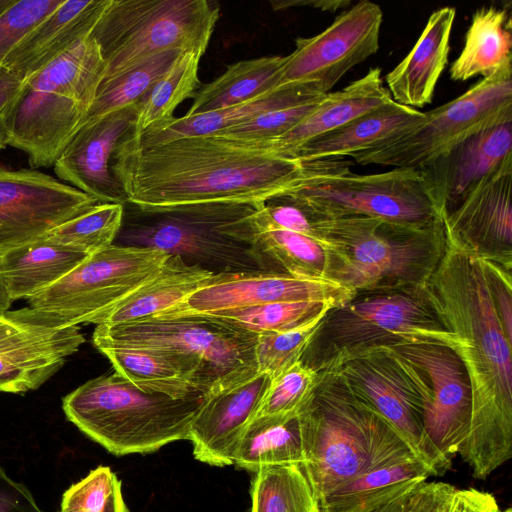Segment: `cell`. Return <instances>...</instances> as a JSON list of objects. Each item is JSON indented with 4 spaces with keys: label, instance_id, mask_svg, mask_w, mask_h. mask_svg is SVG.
Returning a JSON list of instances; mask_svg holds the SVG:
<instances>
[{
    "label": "cell",
    "instance_id": "1",
    "mask_svg": "<svg viewBox=\"0 0 512 512\" xmlns=\"http://www.w3.org/2000/svg\"><path fill=\"white\" fill-rule=\"evenodd\" d=\"M446 234V232H445ZM426 290L471 387V415L458 454L486 479L512 456V344L498 316L484 262L446 234Z\"/></svg>",
    "mask_w": 512,
    "mask_h": 512
},
{
    "label": "cell",
    "instance_id": "2",
    "mask_svg": "<svg viewBox=\"0 0 512 512\" xmlns=\"http://www.w3.org/2000/svg\"><path fill=\"white\" fill-rule=\"evenodd\" d=\"M303 167L298 159L279 153L271 140L219 133L140 145L128 132L110 163L127 201L144 206L264 203L286 193Z\"/></svg>",
    "mask_w": 512,
    "mask_h": 512
},
{
    "label": "cell",
    "instance_id": "3",
    "mask_svg": "<svg viewBox=\"0 0 512 512\" xmlns=\"http://www.w3.org/2000/svg\"><path fill=\"white\" fill-rule=\"evenodd\" d=\"M305 463L320 501L358 475L416 459L394 429L359 401L334 369L318 372L298 411Z\"/></svg>",
    "mask_w": 512,
    "mask_h": 512
},
{
    "label": "cell",
    "instance_id": "4",
    "mask_svg": "<svg viewBox=\"0 0 512 512\" xmlns=\"http://www.w3.org/2000/svg\"><path fill=\"white\" fill-rule=\"evenodd\" d=\"M313 221L326 246L328 278L355 292L425 286L446 247L443 219L430 226L367 216Z\"/></svg>",
    "mask_w": 512,
    "mask_h": 512
},
{
    "label": "cell",
    "instance_id": "5",
    "mask_svg": "<svg viewBox=\"0 0 512 512\" xmlns=\"http://www.w3.org/2000/svg\"><path fill=\"white\" fill-rule=\"evenodd\" d=\"M207 394L174 398L144 391L114 372L91 379L62 400L67 419L110 453L154 452L188 440Z\"/></svg>",
    "mask_w": 512,
    "mask_h": 512
},
{
    "label": "cell",
    "instance_id": "6",
    "mask_svg": "<svg viewBox=\"0 0 512 512\" xmlns=\"http://www.w3.org/2000/svg\"><path fill=\"white\" fill-rule=\"evenodd\" d=\"M417 340L453 345L426 285L360 290L325 313L301 361L320 372L374 347Z\"/></svg>",
    "mask_w": 512,
    "mask_h": 512
},
{
    "label": "cell",
    "instance_id": "7",
    "mask_svg": "<svg viewBox=\"0 0 512 512\" xmlns=\"http://www.w3.org/2000/svg\"><path fill=\"white\" fill-rule=\"evenodd\" d=\"M302 163L301 175L282 195L313 218L367 216L409 226H430L443 219L419 169L362 175L339 159Z\"/></svg>",
    "mask_w": 512,
    "mask_h": 512
},
{
    "label": "cell",
    "instance_id": "8",
    "mask_svg": "<svg viewBox=\"0 0 512 512\" xmlns=\"http://www.w3.org/2000/svg\"><path fill=\"white\" fill-rule=\"evenodd\" d=\"M219 18L208 0H108L90 33L106 65L102 82L166 51L204 55Z\"/></svg>",
    "mask_w": 512,
    "mask_h": 512
},
{
    "label": "cell",
    "instance_id": "9",
    "mask_svg": "<svg viewBox=\"0 0 512 512\" xmlns=\"http://www.w3.org/2000/svg\"><path fill=\"white\" fill-rule=\"evenodd\" d=\"M168 256L156 248L111 244L27 299L24 310L31 320L53 328L99 325L116 305L156 275Z\"/></svg>",
    "mask_w": 512,
    "mask_h": 512
},
{
    "label": "cell",
    "instance_id": "10",
    "mask_svg": "<svg viewBox=\"0 0 512 512\" xmlns=\"http://www.w3.org/2000/svg\"><path fill=\"white\" fill-rule=\"evenodd\" d=\"M257 338L255 332L205 313L152 317L117 325L101 324L93 333V343L98 350L134 347L183 353L203 366L214 383L213 391L244 382L258 372Z\"/></svg>",
    "mask_w": 512,
    "mask_h": 512
},
{
    "label": "cell",
    "instance_id": "11",
    "mask_svg": "<svg viewBox=\"0 0 512 512\" xmlns=\"http://www.w3.org/2000/svg\"><path fill=\"white\" fill-rule=\"evenodd\" d=\"M512 118V61L399 134L358 153L360 165L421 169L472 134Z\"/></svg>",
    "mask_w": 512,
    "mask_h": 512
},
{
    "label": "cell",
    "instance_id": "12",
    "mask_svg": "<svg viewBox=\"0 0 512 512\" xmlns=\"http://www.w3.org/2000/svg\"><path fill=\"white\" fill-rule=\"evenodd\" d=\"M330 369L338 372L359 401L394 429L431 476L448 471L424 432L431 390L416 366L392 347L380 346L349 356Z\"/></svg>",
    "mask_w": 512,
    "mask_h": 512
},
{
    "label": "cell",
    "instance_id": "13",
    "mask_svg": "<svg viewBox=\"0 0 512 512\" xmlns=\"http://www.w3.org/2000/svg\"><path fill=\"white\" fill-rule=\"evenodd\" d=\"M383 13L379 5L360 1L338 15L319 34L297 38L286 56L282 85H302L325 95L354 66L379 49Z\"/></svg>",
    "mask_w": 512,
    "mask_h": 512
},
{
    "label": "cell",
    "instance_id": "14",
    "mask_svg": "<svg viewBox=\"0 0 512 512\" xmlns=\"http://www.w3.org/2000/svg\"><path fill=\"white\" fill-rule=\"evenodd\" d=\"M390 347L428 381L431 400L424 415V432L449 470L469 428L471 387L466 369L454 349L440 341L417 340Z\"/></svg>",
    "mask_w": 512,
    "mask_h": 512
},
{
    "label": "cell",
    "instance_id": "15",
    "mask_svg": "<svg viewBox=\"0 0 512 512\" xmlns=\"http://www.w3.org/2000/svg\"><path fill=\"white\" fill-rule=\"evenodd\" d=\"M100 203L35 169L0 168V255Z\"/></svg>",
    "mask_w": 512,
    "mask_h": 512
},
{
    "label": "cell",
    "instance_id": "16",
    "mask_svg": "<svg viewBox=\"0 0 512 512\" xmlns=\"http://www.w3.org/2000/svg\"><path fill=\"white\" fill-rule=\"evenodd\" d=\"M354 294L352 289L328 278L265 271L219 272L184 300L153 317L211 313L285 301H320L337 306Z\"/></svg>",
    "mask_w": 512,
    "mask_h": 512
},
{
    "label": "cell",
    "instance_id": "17",
    "mask_svg": "<svg viewBox=\"0 0 512 512\" xmlns=\"http://www.w3.org/2000/svg\"><path fill=\"white\" fill-rule=\"evenodd\" d=\"M79 326L53 328L31 320L24 309L0 316V392L39 388L78 351Z\"/></svg>",
    "mask_w": 512,
    "mask_h": 512
},
{
    "label": "cell",
    "instance_id": "18",
    "mask_svg": "<svg viewBox=\"0 0 512 512\" xmlns=\"http://www.w3.org/2000/svg\"><path fill=\"white\" fill-rule=\"evenodd\" d=\"M86 113L77 101L24 79L3 114L9 145L27 154L31 169L54 166L82 127Z\"/></svg>",
    "mask_w": 512,
    "mask_h": 512
},
{
    "label": "cell",
    "instance_id": "19",
    "mask_svg": "<svg viewBox=\"0 0 512 512\" xmlns=\"http://www.w3.org/2000/svg\"><path fill=\"white\" fill-rule=\"evenodd\" d=\"M511 163L512 118H507L472 134L419 170L444 217L478 185Z\"/></svg>",
    "mask_w": 512,
    "mask_h": 512
},
{
    "label": "cell",
    "instance_id": "20",
    "mask_svg": "<svg viewBox=\"0 0 512 512\" xmlns=\"http://www.w3.org/2000/svg\"><path fill=\"white\" fill-rule=\"evenodd\" d=\"M512 163L486 179L443 217L445 232L483 260L512 269Z\"/></svg>",
    "mask_w": 512,
    "mask_h": 512
},
{
    "label": "cell",
    "instance_id": "21",
    "mask_svg": "<svg viewBox=\"0 0 512 512\" xmlns=\"http://www.w3.org/2000/svg\"><path fill=\"white\" fill-rule=\"evenodd\" d=\"M136 119V104L84 124L54 164L57 177L100 203L127 202L110 163L120 140Z\"/></svg>",
    "mask_w": 512,
    "mask_h": 512
},
{
    "label": "cell",
    "instance_id": "22",
    "mask_svg": "<svg viewBox=\"0 0 512 512\" xmlns=\"http://www.w3.org/2000/svg\"><path fill=\"white\" fill-rule=\"evenodd\" d=\"M271 380V375L257 372L244 382L208 393L189 430L195 459L218 467L233 464L237 442L256 416Z\"/></svg>",
    "mask_w": 512,
    "mask_h": 512
},
{
    "label": "cell",
    "instance_id": "23",
    "mask_svg": "<svg viewBox=\"0 0 512 512\" xmlns=\"http://www.w3.org/2000/svg\"><path fill=\"white\" fill-rule=\"evenodd\" d=\"M108 0H65L24 35L3 61L6 71L24 78L90 35Z\"/></svg>",
    "mask_w": 512,
    "mask_h": 512
},
{
    "label": "cell",
    "instance_id": "24",
    "mask_svg": "<svg viewBox=\"0 0 512 512\" xmlns=\"http://www.w3.org/2000/svg\"><path fill=\"white\" fill-rule=\"evenodd\" d=\"M455 17L453 7L440 8L430 15L412 50L385 76L393 101L411 108H423L432 101L448 63Z\"/></svg>",
    "mask_w": 512,
    "mask_h": 512
},
{
    "label": "cell",
    "instance_id": "25",
    "mask_svg": "<svg viewBox=\"0 0 512 512\" xmlns=\"http://www.w3.org/2000/svg\"><path fill=\"white\" fill-rule=\"evenodd\" d=\"M393 100L383 85L381 69L371 68L344 89L325 94L312 111L284 134L271 139L281 154L294 157L308 141L331 132L353 119Z\"/></svg>",
    "mask_w": 512,
    "mask_h": 512
},
{
    "label": "cell",
    "instance_id": "26",
    "mask_svg": "<svg viewBox=\"0 0 512 512\" xmlns=\"http://www.w3.org/2000/svg\"><path fill=\"white\" fill-rule=\"evenodd\" d=\"M424 112L391 100L301 146L294 158L301 162L354 156L394 137L419 121Z\"/></svg>",
    "mask_w": 512,
    "mask_h": 512
},
{
    "label": "cell",
    "instance_id": "27",
    "mask_svg": "<svg viewBox=\"0 0 512 512\" xmlns=\"http://www.w3.org/2000/svg\"><path fill=\"white\" fill-rule=\"evenodd\" d=\"M316 95L302 85H282L244 103L193 116L162 122L144 132L129 136L140 145H157L174 139L218 133L261 113L316 100Z\"/></svg>",
    "mask_w": 512,
    "mask_h": 512
},
{
    "label": "cell",
    "instance_id": "28",
    "mask_svg": "<svg viewBox=\"0 0 512 512\" xmlns=\"http://www.w3.org/2000/svg\"><path fill=\"white\" fill-rule=\"evenodd\" d=\"M211 272L169 254L161 269L116 305L101 321L104 325L142 321L175 306L199 289Z\"/></svg>",
    "mask_w": 512,
    "mask_h": 512
},
{
    "label": "cell",
    "instance_id": "29",
    "mask_svg": "<svg viewBox=\"0 0 512 512\" xmlns=\"http://www.w3.org/2000/svg\"><path fill=\"white\" fill-rule=\"evenodd\" d=\"M89 255L37 239L0 255V282L12 301L53 285Z\"/></svg>",
    "mask_w": 512,
    "mask_h": 512
},
{
    "label": "cell",
    "instance_id": "30",
    "mask_svg": "<svg viewBox=\"0 0 512 512\" xmlns=\"http://www.w3.org/2000/svg\"><path fill=\"white\" fill-rule=\"evenodd\" d=\"M431 476L417 459L356 476L319 501L321 512H374L408 495Z\"/></svg>",
    "mask_w": 512,
    "mask_h": 512
},
{
    "label": "cell",
    "instance_id": "31",
    "mask_svg": "<svg viewBox=\"0 0 512 512\" xmlns=\"http://www.w3.org/2000/svg\"><path fill=\"white\" fill-rule=\"evenodd\" d=\"M246 242L261 271L302 278H328V255L325 243L320 239L266 227L254 228Z\"/></svg>",
    "mask_w": 512,
    "mask_h": 512
},
{
    "label": "cell",
    "instance_id": "32",
    "mask_svg": "<svg viewBox=\"0 0 512 512\" xmlns=\"http://www.w3.org/2000/svg\"><path fill=\"white\" fill-rule=\"evenodd\" d=\"M305 454L298 413L254 417L233 453V464L256 472L273 465L303 467Z\"/></svg>",
    "mask_w": 512,
    "mask_h": 512
},
{
    "label": "cell",
    "instance_id": "33",
    "mask_svg": "<svg viewBox=\"0 0 512 512\" xmlns=\"http://www.w3.org/2000/svg\"><path fill=\"white\" fill-rule=\"evenodd\" d=\"M285 61L286 56H264L227 66L195 93L185 116L232 107L279 87Z\"/></svg>",
    "mask_w": 512,
    "mask_h": 512
},
{
    "label": "cell",
    "instance_id": "34",
    "mask_svg": "<svg viewBox=\"0 0 512 512\" xmlns=\"http://www.w3.org/2000/svg\"><path fill=\"white\" fill-rule=\"evenodd\" d=\"M511 15L507 8L482 7L472 16L464 47L450 67L454 81L486 77L512 58Z\"/></svg>",
    "mask_w": 512,
    "mask_h": 512
},
{
    "label": "cell",
    "instance_id": "35",
    "mask_svg": "<svg viewBox=\"0 0 512 512\" xmlns=\"http://www.w3.org/2000/svg\"><path fill=\"white\" fill-rule=\"evenodd\" d=\"M100 47L89 36L25 78L30 84L69 97L87 111L105 74Z\"/></svg>",
    "mask_w": 512,
    "mask_h": 512
},
{
    "label": "cell",
    "instance_id": "36",
    "mask_svg": "<svg viewBox=\"0 0 512 512\" xmlns=\"http://www.w3.org/2000/svg\"><path fill=\"white\" fill-rule=\"evenodd\" d=\"M203 55L182 52L170 68L136 103V119L132 134L138 135L150 127L174 117L176 108L194 97L200 86L199 63Z\"/></svg>",
    "mask_w": 512,
    "mask_h": 512
},
{
    "label": "cell",
    "instance_id": "37",
    "mask_svg": "<svg viewBox=\"0 0 512 512\" xmlns=\"http://www.w3.org/2000/svg\"><path fill=\"white\" fill-rule=\"evenodd\" d=\"M250 512H321L319 500L298 465H273L255 472Z\"/></svg>",
    "mask_w": 512,
    "mask_h": 512
},
{
    "label": "cell",
    "instance_id": "38",
    "mask_svg": "<svg viewBox=\"0 0 512 512\" xmlns=\"http://www.w3.org/2000/svg\"><path fill=\"white\" fill-rule=\"evenodd\" d=\"M181 53L179 50L163 52L124 74L102 82L83 125L136 104Z\"/></svg>",
    "mask_w": 512,
    "mask_h": 512
},
{
    "label": "cell",
    "instance_id": "39",
    "mask_svg": "<svg viewBox=\"0 0 512 512\" xmlns=\"http://www.w3.org/2000/svg\"><path fill=\"white\" fill-rule=\"evenodd\" d=\"M123 213V204L98 203L38 239L91 255L113 244L122 226Z\"/></svg>",
    "mask_w": 512,
    "mask_h": 512
},
{
    "label": "cell",
    "instance_id": "40",
    "mask_svg": "<svg viewBox=\"0 0 512 512\" xmlns=\"http://www.w3.org/2000/svg\"><path fill=\"white\" fill-rule=\"evenodd\" d=\"M331 307L334 305L320 301H285L205 314L260 334L298 328Z\"/></svg>",
    "mask_w": 512,
    "mask_h": 512
},
{
    "label": "cell",
    "instance_id": "41",
    "mask_svg": "<svg viewBox=\"0 0 512 512\" xmlns=\"http://www.w3.org/2000/svg\"><path fill=\"white\" fill-rule=\"evenodd\" d=\"M59 512H129L121 481L107 466H98L64 493Z\"/></svg>",
    "mask_w": 512,
    "mask_h": 512
},
{
    "label": "cell",
    "instance_id": "42",
    "mask_svg": "<svg viewBox=\"0 0 512 512\" xmlns=\"http://www.w3.org/2000/svg\"><path fill=\"white\" fill-rule=\"evenodd\" d=\"M329 309L298 328L284 332L258 334L255 347L258 372L273 377L300 361L322 318Z\"/></svg>",
    "mask_w": 512,
    "mask_h": 512
},
{
    "label": "cell",
    "instance_id": "43",
    "mask_svg": "<svg viewBox=\"0 0 512 512\" xmlns=\"http://www.w3.org/2000/svg\"><path fill=\"white\" fill-rule=\"evenodd\" d=\"M318 372L298 361L272 377L255 417L295 414L311 396Z\"/></svg>",
    "mask_w": 512,
    "mask_h": 512
},
{
    "label": "cell",
    "instance_id": "44",
    "mask_svg": "<svg viewBox=\"0 0 512 512\" xmlns=\"http://www.w3.org/2000/svg\"><path fill=\"white\" fill-rule=\"evenodd\" d=\"M65 0H20L0 16V75L7 72L3 61L30 30L55 11Z\"/></svg>",
    "mask_w": 512,
    "mask_h": 512
},
{
    "label": "cell",
    "instance_id": "45",
    "mask_svg": "<svg viewBox=\"0 0 512 512\" xmlns=\"http://www.w3.org/2000/svg\"><path fill=\"white\" fill-rule=\"evenodd\" d=\"M322 97L310 102L266 111L218 133L245 140L274 139L299 123Z\"/></svg>",
    "mask_w": 512,
    "mask_h": 512
},
{
    "label": "cell",
    "instance_id": "46",
    "mask_svg": "<svg viewBox=\"0 0 512 512\" xmlns=\"http://www.w3.org/2000/svg\"><path fill=\"white\" fill-rule=\"evenodd\" d=\"M456 490L449 483L425 481L406 496L400 512H449Z\"/></svg>",
    "mask_w": 512,
    "mask_h": 512
},
{
    "label": "cell",
    "instance_id": "47",
    "mask_svg": "<svg viewBox=\"0 0 512 512\" xmlns=\"http://www.w3.org/2000/svg\"><path fill=\"white\" fill-rule=\"evenodd\" d=\"M483 262L498 316L512 340V269L489 260Z\"/></svg>",
    "mask_w": 512,
    "mask_h": 512
},
{
    "label": "cell",
    "instance_id": "48",
    "mask_svg": "<svg viewBox=\"0 0 512 512\" xmlns=\"http://www.w3.org/2000/svg\"><path fill=\"white\" fill-rule=\"evenodd\" d=\"M0 512H43L28 488L10 478L1 465Z\"/></svg>",
    "mask_w": 512,
    "mask_h": 512
},
{
    "label": "cell",
    "instance_id": "49",
    "mask_svg": "<svg viewBox=\"0 0 512 512\" xmlns=\"http://www.w3.org/2000/svg\"><path fill=\"white\" fill-rule=\"evenodd\" d=\"M449 512H501V509L491 493L457 488Z\"/></svg>",
    "mask_w": 512,
    "mask_h": 512
},
{
    "label": "cell",
    "instance_id": "50",
    "mask_svg": "<svg viewBox=\"0 0 512 512\" xmlns=\"http://www.w3.org/2000/svg\"><path fill=\"white\" fill-rule=\"evenodd\" d=\"M24 77L18 73L7 71L0 75V115H3L8 105L21 89Z\"/></svg>",
    "mask_w": 512,
    "mask_h": 512
},
{
    "label": "cell",
    "instance_id": "51",
    "mask_svg": "<svg viewBox=\"0 0 512 512\" xmlns=\"http://www.w3.org/2000/svg\"><path fill=\"white\" fill-rule=\"evenodd\" d=\"M350 4H351V2H349V1H341V0H336V1H332V0H329V1H324V0H321V1H297V2L294 1V2H285V3L272 2V6H273L274 10L286 9L291 6H311L312 8H317L322 11H330V12H335L339 8L346 7Z\"/></svg>",
    "mask_w": 512,
    "mask_h": 512
},
{
    "label": "cell",
    "instance_id": "52",
    "mask_svg": "<svg viewBox=\"0 0 512 512\" xmlns=\"http://www.w3.org/2000/svg\"><path fill=\"white\" fill-rule=\"evenodd\" d=\"M12 300L10 299L5 287L0 282V316L9 311Z\"/></svg>",
    "mask_w": 512,
    "mask_h": 512
},
{
    "label": "cell",
    "instance_id": "53",
    "mask_svg": "<svg viewBox=\"0 0 512 512\" xmlns=\"http://www.w3.org/2000/svg\"><path fill=\"white\" fill-rule=\"evenodd\" d=\"M406 496L400 497L374 512H400Z\"/></svg>",
    "mask_w": 512,
    "mask_h": 512
},
{
    "label": "cell",
    "instance_id": "54",
    "mask_svg": "<svg viewBox=\"0 0 512 512\" xmlns=\"http://www.w3.org/2000/svg\"><path fill=\"white\" fill-rule=\"evenodd\" d=\"M9 145V135L3 115H0V153Z\"/></svg>",
    "mask_w": 512,
    "mask_h": 512
},
{
    "label": "cell",
    "instance_id": "55",
    "mask_svg": "<svg viewBox=\"0 0 512 512\" xmlns=\"http://www.w3.org/2000/svg\"><path fill=\"white\" fill-rule=\"evenodd\" d=\"M16 0H0V16L7 11Z\"/></svg>",
    "mask_w": 512,
    "mask_h": 512
},
{
    "label": "cell",
    "instance_id": "56",
    "mask_svg": "<svg viewBox=\"0 0 512 512\" xmlns=\"http://www.w3.org/2000/svg\"><path fill=\"white\" fill-rule=\"evenodd\" d=\"M501 512H512V509L510 507H508L505 510H501Z\"/></svg>",
    "mask_w": 512,
    "mask_h": 512
}]
</instances>
